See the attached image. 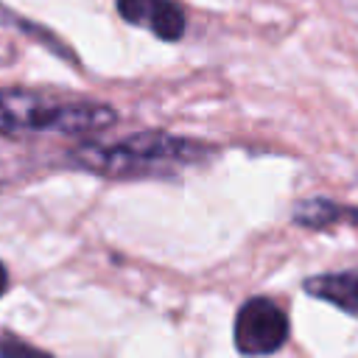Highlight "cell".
Returning <instances> with one entry per match:
<instances>
[{
  "label": "cell",
  "mask_w": 358,
  "mask_h": 358,
  "mask_svg": "<svg viewBox=\"0 0 358 358\" xmlns=\"http://www.w3.org/2000/svg\"><path fill=\"white\" fill-rule=\"evenodd\" d=\"M213 143L171 131H134L115 143H81L67 151V162L103 179H173L182 171L213 159Z\"/></svg>",
  "instance_id": "1"
},
{
  "label": "cell",
  "mask_w": 358,
  "mask_h": 358,
  "mask_svg": "<svg viewBox=\"0 0 358 358\" xmlns=\"http://www.w3.org/2000/svg\"><path fill=\"white\" fill-rule=\"evenodd\" d=\"M117 123V109L87 98H59L39 90H0V137H28L36 131L84 137Z\"/></svg>",
  "instance_id": "2"
},
{
  "label": "cell",
  "mask_w": 358,
  "mask_h": 358,
  "mask_svg": "<svg viewBox=\"0 0 358 358\" xmlns=\"http://www.w3.org/2000/svg\"><path fill=\"white\" fill-rule=\"evenodd\" d=\"M288 336H291L288 313L271 296L257 294L241 302L232 322V341L241 355L246 358L274 355L288 344Z\"/></svg>",
  "instance_id": "3"
},
{
  "label": "cell",
  "mask_w": 358,
  "mask_h": 358,
  "mask_svg": "<svg viewBox=\"0 0 358 358\" xmlns=\"http://www.w3.org/2000/svg\"><path fill=\"white\" fill-rule=\"evenodd\" d=\"M115 8L123 22L145 28L157 39L173 45L187 31V17L173 0H115Z\"/></svg>",
  "instance_id": "4"
},
{
  "label": "cell",
  "mask_w": 358,
  "mask_h": 358,
  "mask_svg": "<svg viewBox=\"0 0 358 358\" xmlns=\"http://www.w3.org/2000/svg\"><path fill=\"white\" fill-rule=\"evenodd\" d=\"M302 291L313 299H322L341 313L358 319V268L347 271H322L302 280Z\"/></svg>",
  "instance_id": "5"
},
{
  "label": "cell",
  "mask_w": 358,
  "mask_h": 358,
  "mask_svg": "<svg viewBox=\"0 0 358 358\" xmlns=\"http://www.w3.org/2000/svg\"><path fill=\"white\" fill-rule=\"evenodd\" d=\"M291 224L302 229H313V232H324L336 227H358V207L333 201L324 196H313L291 207Z\"/></svg>",
  "instance_id": "6"
},
{
  "label": "cell",
  "mask_w": 358,
  "mask_h": 358,
  "mask_svg": "<svg viewBox=\"0 0 358 358\" xmlns=\"http://www.w3.org/2000/svg\"><path fill=\"white\" fill-rule=\"evenodd\" d=\"M0 358H56V355L20 338L11 330H0Z\"/></svg>",
  "instance_id": "7"
},
{
  "label": "cell",
  "mask_w": 358,
  "mask_h": 358,
  "mask_svg": "<svg viewBox=\"0 0 358 358\" xmlns=\"http://www.w3.org/2000/svg\"><path fill=\"white\" fill-rule=\"evenodd\" d=\"M8 285H11V277H8V268H6V263L0 260V296L8 291Z\"/></svg>",
  "instance_id": "8"
}]
</instances>
